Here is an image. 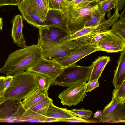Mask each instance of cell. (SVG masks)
<instances>
[{
	"label": "cell",
	"mask_w": 125,
	"mask_h": 125,
	"mask_svg": "<svg viewBox=\"0 0 125 125\" xmlns=\"http://www.w3.org/2000/svg\"><path fill=\"white\" fill-rule=\"evenodd\" d=\"M42 58V49L37 44L26 46L9 55L0 73L13 76L24 72Z\"/></svg>",
	"instance_id": "1"
},
{
	"label": "cell",
	"mask_w": 125,
	"mask_h": 125,
	"mask_svg": "<svg viewBox=\"0 0 125 125\" xmlns=\"http://www.w3.org/2000/svg\"><path fill=\"white\" fill-rule=\"evenodd\" d=\"M112 97L121 104L125 103V80L118 89L113 90Z\"/></svg>",
	"instance_id": "28"
},
{
	"label": "cell",
	"mask_w": 125,
	"mask_h": 125,
	"mask_svg": "<svg viewBox=\"0 0 125 125\" xmlns=\"http://www.w3.org/2000/svg\"><path fill=\"white\" fill-rule=\"evenodd\" d=\"M102 0H73L70 3L71 7L77 9L87 6L93 3H98Z\"/></svg>",
	"instance_id": "30"
},
{
	"label": "cell",
	"mask_w": 125,
	"mask_h": 125,
	"mask_svg": "<svg viewBox=\"0 0 125 125\" xmlns=\"http://www.w3.org/2000/svg\"><path fill=\"white\" fill-rule=\"evenodd\" d=\"M95 46L98 51L108 53L122 52L125 49V41L109 30L104 32Z\"/></svg>",
	"instance_id": "9"
},
{
	"label": "cell",
	"mask_w": 125,
	"mask_h": 125,
	"mask_svg": "<svg viewBox=\"0 0 125 125\" xmlns=\"http://www.w3.org/2000/svg\"><path fill=\"white\" fill-rule=\"evenodd\" d=\"M5 77L0 76V97L4 91V86Z\"/></svg>",
	"instance_id": "37"
},
{
	"label": "cell",
	"mask_w": 125,
	"mask_h": 125,
	"mask_svg": "<svg viewBox=\"0 0 125 125\" xmlns=\"http://www.w3.org/2000/svg\"><path fill=\"white\" fill-rule=\"evenodd\" d=\"M23 21V18L20 15H17L14 16L12 21V26L11 36L14 42L17 46L24 48L27 46L22 33L24 25Z\"/></svg>",
	"instance_id": "15"
},
{
	"label": "cell",
	"mask_w": 125,
	"mask_h": 125,
	"mask_svg": "<svg viewBox=\"0 0 125 125\" xmlns=\"http://www.w3.org/2000/svg\"><path fill=\"white\" fill-rule=\"evenodd\" d=\"M48 10H59L66 13L71 7L66 0H47Z\"/></svg>",
	"instance_id": "24"
},
{
	"label": "cell",
	"mask_w": 125,
	"mask_h": 125,
	"mask_svg": "<svg viewBox=\"0 0 125 125\" xmlns=\"http://www.w3.org/2000/svg\"><path fill=\"white\" fill-rule=\"evenodd\" d=\"M21 0H0V6L11 5L18 6Z\"/></svg>",
	"instance_id": "34"
},
{
	"label": "cell",
	"mask_w": 125,
	"mask_h": 125,
	"mask_svg": "<svg viewBox=\"0 0 125 125\" xmlns=\"http://www.w3.org/2000/svg\"><path fill=\"white\" fill-rule=\"evenodd\" d=\"M104 122L125 123V103L119 104Z\"/></svg>",
	"instance_id": "21"
},
{
	"label": "cell",
	"mask_w": 125,
	"mask_h": 125,
	"mask_svg": "<svg viewBox=\"0 0 125 125\" xmlns=\"http://www.w3.org/2000/svg\"><path fill=\"white\" fill-rule=\"evenodd\" d=\"M13 77V76L8 75L5 77L4 86V91L9 85L12 80Z\"/></svg>",
	"instance_id": "36"
},
{
	"label": "cell",
	"mask_w": 125,
	"mask_h": 125,
	"mask_svg": "<svg viewBox=\"0 0 125 125\" xmlns=\"http://www.w3.org/2000/svg\"><path fill=\"white\" fill-rule=\"evenodd\" d=\"M3 26L2 18L0 17V30H2Z\"/></svg>",
	"instance_id": "39"
},
{
	"label": "cell",
	"mask_w": 125,
	"mask_h": 125,
	"mask_svg": "<svg viewBox=\"0 0 125 125\" xmlns=\"http://www.w3.org/2000/svg\"><path fill=\"white\" fill-rule=\"evenodd\" d=\"M119 104L117 100L112 97L110 102L102 111L101 114L99 119L100 120L99 122H104Z\"/></svg>",
	"instance_id": "26"
},
{
	"label": "cell",
	"mask_w": 125,
	"mask_h": 125,
	"mask_svg": "<svg viewBox=\"0 0 125 125\" xmlns=\"http://www.w3.org/2000/svg\"><path fill=\"white\" fill-rule=\"evenodd\" d=\"M67 33L62 29L52 27L39 29L37 44L59 42L60 40Z\"/></svg>",
	"instance_id": "14"
},
{
	"label": "cell",
	"mask_w": 125,
	"mask_h": 125,
	"mask_svg": "<svg viewBox=\"0 0 125 125\" xmlns=\"http://www.w3.org/2000/svg\"><path fill=\"white\" fill-rule=\"evenodd\" d=\"M101 114L102 111L100 110H98L94 113V116H93V117L99 119Z\"/></svg>",
	"instance_id": "38"
},
{
	"label": "cell",
	"mask_w": 125,
	"mask_h": 125,
	"mask_svg": "<svg viewBox=\"0 0 125 125\" xmlns=\"http://www.w3.org/2000/svg\"><path fill=\"white\" fill-rule=\"evenodd\" d=\"M87 83L83 82L68 87L58 95L61 103L63 105L75 106L87 96L86 93Z\"/></svg>",
	"instance_id": "6"
},
{
	"label": "cell",
	"mask_w": 125,
	"mask_h": 125,
	"mask_svg": "<svg viewBox=\"0 0 125 125\" xmlns=\"http://www.w3.org/2000/svg\"><path fill=\"white\" fill-rule=\"evenodd\" d=\"M66 0L70 3L71 2H72L73 0Z\"/></svg>",
	"instance_id": "42"
},
{
	"label": "cell",
	"mask_w": 125,
	"mask_h": 125,
	"mask_svg": "<svg viewBox=\"0 0 125 125\" xmlns=\"http://www.w3.org/2000/svg\"><path fill=\"white\" fill-rule=\"evenodd\" d=\"M58 122H63L73 123H90L94 122H93L92 121L88 120L81 118L78 119H67L61 120H59Z\"/></svg>",
	"instance_id": "35"
},
{
	"label": "cell",
	"mask_w": 125,
	"mask_h": 125,
	"mask_svg": "<svg viewBox=\"0 0 125 125\" xmlns=\"http://www.w3.org/2000/svg\"><path fill=\"white\" fill-rule=\"evenodd\" d=\"M99 86L98 80H95L87 83L86 92H91L97 87Z\"/></svg>",
	"instance_id": "33"
},
{
	"label": "cell",
	"mask_w": 125,
	"mask_h": 125,
	"mask_svg": "<svg viewBox=\"0 0 125 125\" xmlns=\"http://www.w3.org/2000/svg\"><path fill=\"white\" fill-rule=\"evenodd\" d=\"M63 69L60 65L54 61L42 58L26 71L38 73L54 80L60 74Z\"/></svg>",
	"instance_id": "10"
},
{
	"label": "cell",
	"mask_w": 125,
	"mask_h": 125,
	"mask_svg": "<svg viewBox=\"0 0 125 125\" xmlns=\"http://www.w3.org/2000/svg\"><path fill=\"white\" fill-rule=\"evenodd\" d=\"M98 51L95 46L88 44L78 48L67 55L52 60L63 68L76 63L81 59Z\"/></svg>",
	"instance_id": "11"
},
{
	"label": "cell",
	"mask_w": 125,
	"mask_h": 125,
	"mask_svg": "<svg viewBox=\"0 0 125 125\" xmlns=\"http://www.w3.org/2000/svg\"><path fill=\"white\" fill-rule=\"evenodd\" d=\"M92 64L87 66H81L76 63L64 68L54 80L52 84L64 87L89 80Z\"/></svg>",
	"instance_id": "3"
},
{
	"label": "cell",
	"mask_w": 125,
	"mask_h": 125,
	"mask_svg": "<svg viewBox=\"0 0 125 125\" xmlns=\"http://www.w3.org/2000/svg\"><path fill=\"white\" fill-rule=\"evenodd\" d=\"M125 7L120 15L119 20L112 25L110 31L125 41Z\"/></svg>",
	"instance_id": "22"
},
{
	"label": "cell",
	"mask_w": 125,
	"mask_h": 125,
	"mask_svg": "<svg viewBox=\"0 0 125 125\" xmlns=\"http://www.w3.org/2000/svg\"><path fill=\"white\" fill-rule=\"evenodd\" d=\"M46 116L48 118L56 119L57 122L61 120L81 118L75 115L66 108H61L55 106L53 101L49 106Z\"/></svg>",
	"instance_id": "16"
},
{
	"label": "cell",
	"mask_w": 125,
	"mask_h": 125,
	"mask_svg": "<svg viewBox=\"0 0 125 125\" xmlns=\"http://www.w3.org/2000/svg\"><path fill=\"white\" fill-rule=\"evenodd\" d=\"M66 15V13L59 10H48L44 21V26L59 28L68 33Z\"/></svg>",
	"instance_id": "13"
},
{
	"label": "cell",
	"mask_w": 125,
	"mask_h": 125,
	"mask_svg": "<svg viewBox=\"0 0 125 125\" xmlns=\"http://www.w3.org/2000/svg\"><path fill=\"white\" fill-rule=\"evenodd\" d=\"M99 8L98 3H93L86 7L77 9L70 7L66 15L68 33H74L83 28L87 21Z\"/></svg>",
	"instance_id": "5"
},
{
	"label": "cell",
	"mask_w": 125,
	"mask_h": 125,
	"mask_svg": "<svg viewBox=\"0 0 125 125\" xmlns=\"http://www.w3.org/2000/svg\"><path fill=\"white\" fill-rule=\"evenodd\" d=\"M122 52L112 82L115 89H118L125 80V49Z\"/></svg>",
	"instance_id": "18"
},
{
	"label": "cell",
	"mask_w": 125,
	"mask_h": 125,
	"mask_svg": "<svg viewBox=\"0 0 125 125\" xmlns=\"http://www.w3.org/2000/svg\"></svg>",
	"instance_id": "43"
},
{
	"label": "cell",
	"mask_w": 125,
	"mask_h": 125,
	"mask_svg": "<svg viewBox=\"0 0 125 125\" xmlns=\"http://www.w3.org/2000/svg\"><path fill=\"white\" fill-rule=\"evenodd\" d=\"M37 44L42 49V58L52 60L67 55L78 48L89 44L88 42L81 39L63 42H49Z\"/></svg>",
	"instance_id": "4"
},
{
	"label": "cell",
	"mask_w": 125,
	"mask_h": 125,
	"mask_svg": "<svg viewBox=\"0 0 125 125\" xmlns=\"http://www.w3.org/2000/svg\"><path fill=\"white\" fill-rule=\"evenodd\" d=\"M24 19L39 29L45 28L34 0H22L18 6Z\"/></svg>",
	"instance_id": "8"
},
{
	"label": "cell",
	"mask_w": 125,
	"mask_h": 125,
	"mask_svg": "<svg viewBox=\"0 0 125 125\" xmlns=\"http://www.w3.org/2000/svg\"><path fill=\"white\" fill-rule=\"evenodd\" d=\"M38 88L36 73L24 71L13 76L2 96L5 100L21 101Z\"/></svg>",
	"instance_id": "2"
},
{
	"label": "cell",
	"mask_w": 125,
	"mask_h": 125,
	"mask_svg": "<svg viewBox=\"0 0 125 125\" xmlns=\"http://www.w3.org/2000/svg\"><path fill=\"white\" fill-rule=\"evenodd\" d=\"M99 8L102 15L113 9H115L116 0H102L98 2Z\"/></svg>",
	"instance_id": "29"
},
{
	"label": "cell",
	"mask_w": 125,
	"mask_h": 125,
	"mask_svg": "<svg viewBox=\"0 0 125 125\" xmlns=\"http://www.w3.org/2000/svg\"><path fill=\"white\" fill-rule=\"evenodd\" d=\"M52 100L47 96L40 102L25 111L24 117L35 120L37 122H47L46 115L49 106Z\"/></svg>",
	"instance_id": "12"
},
{
	"label": "cell",
	"mask_w": 125,
	"mask_h": 125,
	"mask_svg": "<svg viewBox=\"0 0 125 125\" xmlns=\"http://www.w3.org/2000/svg\"><path fill=\"white\" fill-rule=\"evenodd\" d=\"M69 111L75 116L86 119L90 118L93 113L91 111L85 109L83 108L79 109H73Z\"/></svg>",
	"instance_id": "31"
},
{
	"label": "cell",
	"mask_w": 125,
	"mask_h": 125,
	"mask_svg": "<svg viewBox=\"0 0 125 125\" xmlns=\"http://www.w3.org/2000/svg\"><path fill=\"white\" fill-rule=\"evenodd\" d=\"M105 15H102L99 8L98 10L91 16L86 22L84 27H95L104 20Z\"/></svg>",
	"instance_id": "27"
},
{
	"label": "cell",
	"mask_w": 125,
	"mask_h": 125,
	"mask_svg": "<svg viewBox=\"0 0 125 125\" xmlns=\"http://www.w3.org/2000/svg\"><path fill=\"white\" fill-rule=\"evenodd\" d=\"M25 111L21 101L5 100L0 104V121H20Z\"/></svg>",
	"instance_id": "7"
},
{
	"label": "cell",
	"mask_w": 125,
	"mask_h": 125,
	"mask_svg": "<svg viewBox=\"0 0 125 125\" xmlns=\"http://www.w3.org/2000/svg\"><path fill=\"white\" fill-rule=\"evenodd\" d=\"M120 16L119 11L117 10H115L114 13L109 19L102 21L87 35L89 36H92L109 30L110 27L115 22L118 20Z\"/></svg>",
	"instance_id": "19"
},
{
	"label": "cell",
	"mask_w": 125,
	"mask_h": 125,
	"mask_svg": "<svg viewBox=\"0 0 125 125\" xmlns=\"http://www.w3.org/2000/svg\"><path fill=\"white\" fill-rule=\"evenodd\" d=\"M45 6L48 9V4L47 0H42Z\"/></svg>",
	"instance_id": "40"
},
{
	"label": "cell",
	"mask_w": 125,
	"mask_h": 125,
	"mask_svg": "<svg viewBox=\"0 0 125 125\" xmlns=\"http://www.w3.org/2000/svg\"><path fill=\"white\" fill-rule=\"evenodd\" d=\"M5 99L2 96L0 97V104Z\"/></svg>",
	"instance_id": "41"
},
{
	"label": "cell",
	"mask_w": 125,
	"mask_h": 125,
	"mask_svg": "<svg viewBox=\"0 0 125 125\" xmlns=\"http://www.w3.org/2000/svg\"><path fill=\"white\" fill-rule=\"evenodd\" d=\"M36 73L38 88L48 95V89L51 85L52 84L53 80L43 75Z\"/></svg>",
	"instance_id": "25"
},
{
	"label": "cell",
	"mask_w": 125,
	"mask_h": 125,
	"mask_svg": "<svg viewBox=\"0 0 125 125\" xmlns=\"http://www.w3.org/2000/svg\"><path fill=\"white\" fill-rule=\"evenodd\" d=\"M95 27H84L74 33H67L60 40L59 42H63L78 40L80 38L89 34Z\"/></svg>",
	"instance_id": "23"
},
{
	"label": "cell",
	"mask_w": 125,
	"mask_h": 125,
	"mask_svg": "<svg viewBox=\"0 0 125 125\" xmlns=\"http://www.w3.org/2000/svg\"><path fill=\"white\" fill-rule=\"evenodd\" d=\"M109 56H99L93 62L92 67L88 82L95 80H98L108 63L110 61Z\"/></svg>",
	"instance_id": "17"
},
{
	"label": "cell",
	"mask_w": 125,
	"mask_h": 125,
	"mask_svg": "<svg viewBox=\"0 0 125 125\" xmlns=\"http://www.w3.org/2000/svg\"><path fill=\"white\" fill-rule=\"evenodd\" d=\"M44 92L38 88L21 101L25 111L48 96Z\"/></svg>",
	"instance_id": "20"
},
{
	"label": "cell",
	"mask_w": 125,
	"mask_h": 125,
	"mask_svg": "<svg viewBox=\"0 0 125 125\" xmlns=\"http://www.w3.org/2000/svg\"><path fill=\"white\" fill-rule=\"evenodd\" d=\"M34 0L40 17L44 22L48 10L42 0Z\"/></svg>",
	"instance_id": "32"
}]
</instances>
